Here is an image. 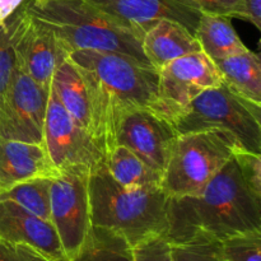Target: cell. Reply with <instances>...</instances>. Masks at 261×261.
Segmentation results:
<instances>
[{
	"label": "cell",
	"instance_id": "obj_1",
	"mask_svg": "<svg viewBox=\"0 0 261 261\" xmlns=\"http://www.w3.org/2000/svg\"><path fill=\"white\" fill-rule=\"evenodd\" d=\"M68 59L86 84L91 107V134L105 155L115 145L117 124L126 112L155 106L158 70L110 51H71Z\"/></svg>",
	"mask_w": 261,
	"mask_h": 261
},
{
	"label": "cell",
	"instance_id": "obj_2",
	"mask_svg": "<svg viewBox=\"0 0 261 261\" xmlns=\"http://www.w3.org/2000/svg\"><path fill=\"white\" fill-rule=\"evenodd\" d=\"M261 229V195L242 176L234 157L214 176L200 195L170 198L171 244L227 237Z\"/></svg>",
	"mask_w": 261,
	"mask_h": 261
},
{
	"label": "cell",
	"instance_id": "obj_3",
	"mask_svg": "<svg viewBox=\"0 0 261 261\" xmlns=\"http://www.w3.org/2000/svg\"><path fill=\"white\" fill-rule=\"evenodd\" d=\"M24 7L55 35L66 54L78 50L110 51L150 65L142 47L144 35L89 0H24Z\"/></svg>",
	"mask_w": 261,
	"mask_h": 261
},
{
	"label": "cell",
	"instance_id": "obj_4",
	"mask_svg": "<svg viewBox=\"0 0 261 261\" xmlns=\"http://www.w3.org/2000/svg\"><path fill=\"white\" fill-rule=\"evenodd\" d=\"M92 227L112 232L130 246L152 236H166L170 198L161 188L126 189L107 171L105 160L88 173Z\"/></svg>",
	"mask_w": 261,
	"mask_h": 261
},
{
	"label": "cell",
	"instance_id": "obj_5",
	"mask_svg": "<svg viewBox=\"0 0 261 261\" xmlns=\"http://www.w3.org/2000/svg\"><path fill=\"white\" fill-rule=\"evenodd\" d=\"M241 147L223 130L178 134L162 175L161 189L168 198L198 196Z\"/></svg>",
	"mask_w": 261,
	"mask_h": 261
},
{
	"label": "cell",
	"instance_id": "obj_6",
	"mask_svg": "<svg viewBox=\"0 0 261 261\" xmlns=\"http://www.w3.org/2000/svg\"><path fill=\"white\" fill-rule=\"evenodd\" d=\"M171 122L178 134L228 132L244 149L261 154V105L241 97L223 82L199 94Z\"/></svg>",
	"mask_w": 261,
	"mask_h": 261
},
{
	"label": "cell",
	"instance_id": "obj_7",
	"mask_svg": "<svg viewBox=\"0 0 261 261\" xmlns=\"http://www.w3.org/2000/svg\"><path fill=\"white\" fill-rule=\"evenodd\" d=\"M87 168L60 170L51 178L50 222L65 260L78 256L92 228Z\"/></svg>",
	"mask_w": 261,
	"mask_h": 261
},
{
	"label": "cell",
	"instance_id": "obj_8",
	"mask_svg": "<svg viewBox=\"0 0 261 261\" xmlns=\"http://www.w3.org/2000/svg\"><path fill=\"white\" fill-rule=\"evenodd\" d=\"M15 56V64L45 89L53 74L68 56L55 35L27 12L24 2L3 22Z\"/></svg>",
	"mask_w": 261,
	"mask_h": 261
},
{
	"label": "cell",
	"instance_id": "obj_9",
	"mask_svg": "<svg viewBox=\"0 0 261 261\" xmlns=\"http://www.w3.org/2000/svg\"><path fill=\"white\" fill-rule=\"evenodd\" d=\"M222 82L216 63L203 51L181 56L158 70V99L152 110L171 121L199 94Z\"/></svg>",
	"mask_w": 261,
	"mask_h": 261
},
{
	"label": "cell",
	"instance_id": "obj_10",
	"mask_svg": "<svg viewBox=\"0 0 261 261\" xmlns=\"http://www.w3.org/2000/svg\"><path fill=\"white\" fill-rule=\"evenodd\" d=\"M43 144L59 171L66 168L91 170L105 160L96 140L64 109L51 86L43 125Z\"/></svg>",
	"mask_w": 261,
	"mask_h": 261
},
{
	"label": "cell",
	"instance_id": "obj_11",
	"mask_svg": "<svg viewBox=\"0 0 261 261\" xmlns=\"http://www.w3.org/2000/svg\"><path fill=\"white\" fill-rule=\"evenodd\" d=\"M177 137L178 133L170 120L149 107H142L126 112L120 119L115 132V145L133 150L148 166L163 175Z\"/></svg>",
	"mask_w": 261,
	"mask_h": 261
},
{
	"label": "cell",
	"instance_id": "obj_12",
	"mask_svg": "<svg viewBox=\"0 0 261 261\" xmlns=\"http://www.w3.org/2000/svg\"><path fill=\"white\" fill-rule=\"evenodd\" d=\"M48 92L15 65L8 97L9 139L43 143Z\"/></svg>",
	"mask_w": 261,
	"mask_h": 261
},
{
	"label": "cell",
	"instance_id": "obj_13",
	"mask_svg": "<svg viewBox=\"0 0 261 261\" xmlns=\"http://www.w3.org/2000/svg\"><path fill=\"white\" fill-rule=\"evenodd\" d=\"M116 19L137 28L144 35L162 19L173 20L195 33L201 10L190 0H89Z\"/></svg>",
	"mask_w": 261,
	"mask_h": 261
},
{
	"label": "cell",
	"instance_id": "obj_14",
	"mask_svg": "<svg viewBox=\"0 0 261 261\" xmlns=\"http://www.w3.org/2000/svg\"><path fill=\"white\" fill-rule=\"evenodd\" d=\"M0 240L35 247L53 261H65L60 241L51 222L17 204L0 199Z\"/></svg>",
	"mask_w": 261,
	"mask_h": 261
},
{
	"label": "cell",
	"instance_id": "obj_15",
	"mask_svg": "<svg viewBox=\"0 0 261 261\" xmlns=\"http://www.w3.org/2000/svg\"><path fill=\"white\" fill-rule=\"evenodd\" d=\"M58 172L43 143L0 138V193L33 178H51Z\"/></svg>",
	"mask_w": 261,
	"mask_h": 261
},
{
	"label": "cell",
	"instance_id": "obj_16",
	"mask_svg": "<svg viewBox=\"0 0 261 261\" xmlns=\"http://www.w3.org/2000/svg\"><path fill=\"white\" fill-rule=\"evenodd\" d=\"M142 47L145 58L155 70H160L181 56L201 51L191 31L168 19L158 20L144 33Z\"/></svg>",
	"mask_w": 261,
	"mask_h": 261
},
{
	"label": "cell",
	"instance_id": "obj_17",
	"mask_svg": "<svg viewBox=\"0 0 261 261\" xmlns=\"http://www.w3.org/2000/svg\"><path fill=\"white\" fill-rule=\"evenodd\" d=\"M51 87L55 91L64 109L83 129L91 134V107H89L86 84L68 56L59 64L54 71Z\"/></svg>",
	"mask_w": 261,
	"mask_h": 261
},
{
	"label": "cell",
	"instance_id": "obj_18",
	"mask_svg": "<svg viewBox=\"0 0 261 261\" xmlns=\"http://www.w3.org/2000/svg\"><path fill=\"white\" fill-rule=\"evenodd\" d=\"M194 35L201 51L213 61L249 50L237 35L231 18L226 15L203 13Z\"/></svg>",
	"mask_w": 261,
	"mask_h": 261
},
{
	"label": "cell",
	"instance_id": "obj_19",
	"mask_svg": "<svg viewBox=\"0 0 261 261\" xmlns=\"http://www.w3.org/2000/svg\"><path fill=\"white\" fill-rule=\"evenodd\" d=\"M105 166L111 177L126 189L161 188L162 175L139 155L122 145H115L105 154Z\"/></svg>",
	"mask_w": 261,
	"mask_h": 261
},
{
	"label": "cell",
	"instance_id": "obj_20",
	"mask_svg": "<svg viewBox=\"0 0 261 261\" xmlns=\"http://www.w3.org/2000/svg\"><path fill=\"white\" fill-rule=\"evenodd\" d=\"M223 83L244 98L261 105V63L251 50L214 61Z\"/></svg>",
	"mask_w": 261,
	"mask_h": 261
},
{
	"label": "cell",
	"instance_id": "obj_21",
	"mask_svg": "<svg viewBox=\"0 0 261 261\" xmlns=\"http://www.w3.org/2000/svg\"><path fill=\"white\" fill-rule=\"evenodd\" d=\"M69 261H133L132 246L119 234L92 227L78 256Z\"/></svg>",
	"mask_w": 261,
	"mask_h": 261
},
{
	"label": "cell",
	"instance_id": "obj_22",
	"mask_svg": "<svg viewBox=\"0 0 261 261\" xmlns=\"http://www.w3.org/2000/svg\"><path fill=\"white\" fill-rule=\"evenodd\" d=\"M51 178H33L17 184L13 188L2 191L0 199L12 201L30 213L50 222Z\"/></svg>",
	"mask_w": 261,
	"mask_h": 261
},
{
	"label": "cell",
	"instance_id": "obj_23",
	"mask_svg": "<svg viewBox=\"0 0 261 261\" xmlns=\"http://www.w3.org/2000/svg\"><path fill=\"white\" fill-rule=\"evenodd\" d=\"M15 56L4 24H0V138L9 139L8 97L15 70Z\"/></svg>",
	"mask_w": 261,
	"mask_h": 261
},
{
	"label": "cell",
	"instance_id": "obj_24",
	"mask_svg": "<svg viewBox=\"0 0 261 261\" xmlns=\"http://www.w3.org/2000/svg\"><path fill=\"white\" fill-rule=\"evenodd\" d=\"M219 244L224 261H261V229L227 237Z\"/></svg>",
	"mask_w": 261,
	"mask_h": 261
},
{
	"label": "cell",
	"instance_id": "obj_25",
	"mask_svg": "<svg viewBox=\"0 0 261 261\" xmlns=\"http://www.w3.org/2000/svg\"><path fill=\"white\" fill-rule=\"evenodd\" d=\"M172 261H224V259L219 241L195 239L172 244Z\"/></svg>",
	"mask_w": 261,
	"mask_h": 261
},
{
	"label": "cell",
	"instance_id": "obj_26",
	"mask_svg": "<svg viewBox=\"0 0 261 261\" xmlns=\"http://www.w3.org/2000/svg\"><path fill=\"white\" fill-rule=\"evenodd\" d=\"M133 261H172V244L166 236H152L132 246Z\"/></svg>",
	"mask_w": 261,
	"mask_h": 261
},
{
	"label": "cell",
	"instance_id": "obj_27",
	"mask_svg": "<svg viewBox=\"0 0 261 261\" xmlns=\"http://www.w3.org/2000/svg\"><path fill=\"white\" fill-rule=\"evenodd\" d=\"M237 165L246 182L261 195V154L240 149L234 154Z\"/></svg>",
	"mask_w": 261,
	"mask_h": 261
},
{
	"label": "cell",
	"instance_id": "obj_28",
	"mask_svg": "<svg viewBox=\"0 0 261 261\" xmlns=\"http://www.w3.org/2000/svg\"><path fill=\"white\" fill-rule=\"evenodd\" d=\"M0 261H53L46 255L25 244L0 240Z\"/></svg>",
	"mask_w": 261,
	"mask_h": 261
},
{
	"label": "cell",
	"instance_id": "obj_29",
	"mask_svg": "<svg viewBox=\"0 0 261 261\" xmlns=\"http://www.w3.org/2000/svg\"><path fill=\"white\" fill-rule=\"evenodd\" d=\"M190 2L198 7L201 13L237 18L241 0H190Z\"/></svg>",
	"mask_w": 261,
	"mask_h": 261
},
{
	"label": "cell",
	"instance_id": "obj_30",
	"mask_svg": "<svg viewBox=\"0 0 261 261\" xmlns=\"http://www.w3.org/2000/svg\"><path fill=\"white\" fill-rule=\"evenodd\" d=\"M261 30V0H241L239 17Z\"/></svg>",
	"mask_w": 261,
	"mask_h": 261
},
{
	"label": "cell",
	"instance_id": "obj_31",
	"mask_svg": "<svg viewBox=\"0 0 261 261\" xmlns=\"http://www.w3.org/2000/svg\"><path fill=\"white\" fill-rule=\"evenodd\" d=\"M24 0H0V24L15 12Z\"/></svg>",
	"mask_w": 261,
	"mask_h": 261
}]
</instances>
